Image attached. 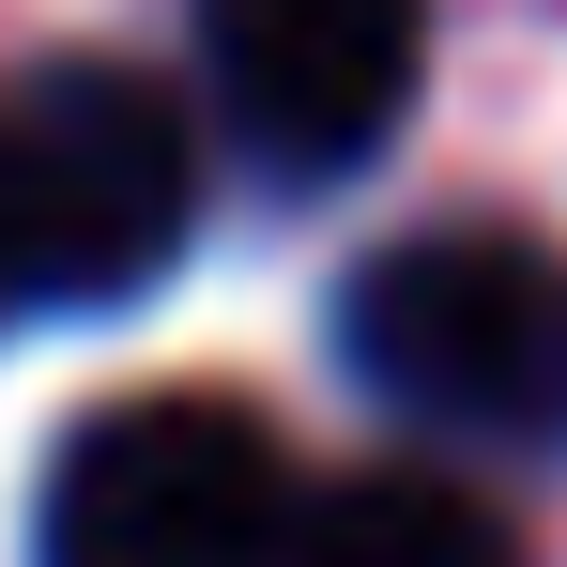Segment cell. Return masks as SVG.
<instances>
[{
    "label": "cell",
    "instance_id": "obj_1",
    "mask_svg": "<svg viewBox=\"0 0 567 567\" xmlns=\"http://www.w3.org/2000/svg\"><path fill=\"white\" fill-rule=\"evenodd\" d=\"M199 138L185 107L123 62H47L0 93V338L123 307L185 261Z\"/></svg>",
    "mask_w": 567,
    "mask_h": 567
},
{
    "label": "cell",
    "instance_id": "obj_2",
    "mask_svg": "<svg viewBox=\"0 0 567 567\" xmlns=\"http://www.w3.org/2000/svg\"><path fill=\"white\" fill-rule=\"evenodd\" d=\"M338 353L414 430H461V445L567 430V277L522 230H414V246H383L338 291Z\"/></svg>",
    "mask_w": 567,
    "mask_h": 567
},
{
    "label": "cell",
    "instance_id": "obj_3",
    "mask_svg": "<svg viewBox=\"0 0 567 567\" xmlns=\"http://www.w3.org/2000/svg\"><path fill=\"white\" fill-rule=\"evenodd\" d=\"M291 461L261 414L230 399H123L93 414L47 506H31V567H291Z\"/></svg>",
    "mask_w": 567,
    "mask_h": 567
},
{
    "label": "cell",
    "instance_id": "obj_4",
    "mask_svg": "<svg viewBox=\"0 0 567 567\" xmlns=\"http://www.w3.org/2000/svg\"><path fill=\"white\" fill-rule=\"evenodd\" d=\"M199 78L261 185H353L414 123L430 0H199Z\"/></svg>",
    "mask_w": 567,
    "mask_h": 567
},
{
    "label": "cell",
    "instance_id": "obj_5",
    "mask_svg": "<svg viewBox=\"0 0 567 567\" xmlns=\"http://www.w3.org/2000/svg\"><path fill=\"white\" fill-rule=\"evenodd\" d=\"M291 567H522V537L445 461H369L291 506Z\"/></svg>",
    "mask_w": 567,
    "mask_h": 567
}]
</instances>
